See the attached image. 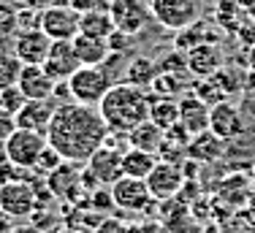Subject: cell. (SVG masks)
I'll use <instances>...</instances> for the list:
<instances>
[{
  "mask_svg": "<svg viewBox=\"0 0 255 233\" xmlns=\"http://www.w3.org/2000/svg\"><path fill=\"white\" fill-rule=\"evenodd\" d=\"M109 127L103 122L98 106H84V103L68 101L57 103L54 116L46 130L49 146L63 155V160L84 165L95 152L106 144Z\"/></svg>",
  "mask_w": 255,
  "mask_h": 233,
  "instance_id": "cell-1",
  "label": "cell"
},
{
  "mask_svg": "<svg viewBox=\"0 0 255 233\" xmlns=\"http://www.w3.org/2000/svg\"><path fill=\"white\" fill-rule=\"evenodd\" d=\"M98 112L103 122H106L109 133L128 136L133 127H138L141 122L149 119V95L147 90L133 87L128 82L112 84V90L98 103Z\"/></svg>",
  "mask_w": 255,
  "mask_h": 233,
  "instance_id": "cell-2",
  "label": "cell"
},
{
  "mask_svg": "<svg viewBox=\"0 0 255 233\" xmlns=\"http://www.w3.org/2000/svg\"><path fill=\"white\" fill-rule=\"evenodd\" d=\"M112 84H114V79L103 65H82L68 79L71 98L76 103H84V106H98L103 101V95L112 90Z\"/></svg>",
  "mask_w": 255,
  "mask_h": 233,
  "instance_id": "cell-3",
  "label": "cell"
},
{
  "mask_svg": "<svg viewBox=\"0 0 255 233\" xmlns=\"http://www.w3.org/2000/svg\"><path fill=\"white\" fill-rule=\"evenodd\" d=\"M204 3L206 0H149L155 22L166 30H174V33L201 19Z\"/></svg>",
  "mask_w": 255,
  "mask_h": 233,
  "instance_id": "cell-4",
  "label": "cell"
},
{
  "mask_svg": "<svg viewBox=\"0 0 255 233\" xmlns=\"http://www.w3.org/2000/svg\"><path fill=\"white\" fill-rule=\"evenodd\" d=\"M114 27L128 35H138L152 24V5L149 0H112L109 3Z\"/></svg>",
  "mask_w": 255,
  "mask_h": 233,
  "instance_id": "cell-5",
  "label": "cell"
},
{
  "mask_svg": "<svg viewBox=\"0 0 255 233\" xmlns=\"http://www.w3.org/2000/svg\"><path fill=\"white\" fill-rule=\"evenodd\" d=\"M112 198L120 212H130V214H144L155 204V195L149 193L147 179H133V176H123L120 182H114Z\"/></svg>",
  "mask_w": 255,
  "mask_h": 233,
  "instance_id": "cell-6",
  "label": "cell"
},
{
  "mask_svg": "<svg viewBox=\"0 0 255 233\" xmlns=\"http://www.w3.org/2000/svg\"><path fill=\"white\" fill-rule=\"evenodd\" d=\"M38 27L52 41H74L79 35V11H74L68 3L46 5L38 11Z\"/></svg>",
  "mask_w": 255,
  "mask_h": 233,
  "instance_id": "cell-7",
  "label": "cell"
},
{
  "mask_svg": "<svg viewBox=\"0 0 255 233\" xmlns=\"http://www.w3.org/2000/svg\"><path fill=\"white\" fill-rule=\"evenodd\" d=\"M38 209V190L30 185L27 179L11 182L0 187V212L14 220H27Z\"/></svg>",
  "mask_w": 255,
  "mask_h": 233,
  "instance_id": "cell-8",
  "label": "cell"
},
{
  "mask_svg": "<svg viewBox=\"0 0 255 233\" xmlns=\"http://www.w3.org/2000/svg\"><path fill=\"white\" fill-rule=\"evenodd\" d=\"M46 136L44 133H33V130H25V127H16L14 133H11V138L5 141V155H8V160L14 165H19V168L30 171L38 160V155L46 149Z\"/></svg>",
  "mask_w": 255,
  "mask_h": 233,
  "instance_id": "cell-9",
  "label": "cell"
},
{
  "mask_svg": "<svg viewBox=\"0 0 255 233\" xmlns=\"http://www.w3.org/2000/svg\"><path fill=\"white\" fill-rule=\"evenodd\" d=\"M128 149V146H125ZM125 149H117V146H112L106 141V144L101 146L98 152H95L93 157H90L87 163V174L95 179V185L98 187H112L114 182H120L123 179V152Z\"/></svg>",
  "mask_w": 255,
  "mask_h": 233,
  "instance_id": "cell-10",
  "label": "cell"
},
{
  "mask_svg": "<svg viewBox=\"0 0 255 233\" xmlns=\"http://www.w3.org/2000/svg\"><path fill=\"white\" fill-rule=\"evenodd\" d=\"M185 171H182V163H171V160H157L152 174L147 176L149 193L155 195V201H168L177 198L185 187Z\"/></svg>",
  "mask_w": 255,
  "mask_h": 233,
  "instance_id": "cell-11",
  "label": "cell"
},
{
  "mask_svg": "<svg viewBox=\"0 0 255 233\" xmlns=\"http://www.w3.org/2000/svg\"><path fill=\"white\" fill-rule=\"evenodd\" d=\"M54 41L41 27H22L14 35V54L22 60V65H44L49 57V49Z\"/></svg>",
  "mask_w": 255,
  "mask_h": 233,
  "instance_id": "cell-12",
  "label": "cell"
},
{
  "mask_svg": "<svg viewBox=\"0 0 255 233\" xmlns=\"http://www.w3.org/2000/svg\"><path fill=\"white\" fill-rule=\"evenodd\" d=\"M209 130L223 141L236 138L239 133H245V114H242V109L234 106L231 101L215 103L209 109Z\"/></svg>",
  "mask_w": 255,
  "mask_h": 233,
  "instance_id": "cell-13",
  "label": "cell"
},
{
  "mask_svg": "<svg viewBox=\"0 0 255 233\" xmlns=\"http://www.w3.org/2000/svg\"><path fill=\"white\" fill-rule=\"evenodd\" d=\"M44 68L54 82H68V79L82 68V63H79V57H76V49H74V41H54Z\"/></svg>",
  "mask_w": 255,
  "mask_h": 233,
  "instance_id": "cell-14",
  "label": "cell"
},
{
  "mask_svg": "<svg viewBox=\"0 0 255 233\" xmlns=\"http://www.w3.org/2000/svg\"><path fill=\"white\" fill-rule=\"evenodd\" d=\"M223 65H226V57H223V49L217 46V41L187 49V71L193 73V79H209Z\"/></svg>",
  "mask_w": 255,
  "mask_h": 233,
  "instance_id": "cell-15",
  "label": "cell"
},
{
  "mask_svg": "<svg viewBox=\"0 0 255 233\" xmlns=\"http://www.w3.org/2000/svg\"><path fill=\"white\" fill-rule=\"evenodd\" d=\"M19 90L25 93L27 101H52V93H54V79L46 73L44 65H22V73H19Z\"/></svg>",
  "mask_w": 255,
  "mask_h": 233,
  "instance_id": "cell-16",
  "label": "cell"
},
{
  "mask_svg": "<svg viewBox=\"0 0 255 233\" xmlns=\"http://www.w3.org/2000/svg\"><path fill=\"white\" fill-rule=\"evenodd\" d=\"M209 103H204L196 93H187L179 101V122L185 125V130L190 136H198V133L209 130Z\"/></svg>",
  "mask_w": 255,
  "mask_h": 233,
  "instance_id": "cell-17",
  "label": "cell"
},
{
  "mask_svg": "<svg viewBox=\"0 0 255 233\" xmlns=\"http://www.w3.org/2000/svg\"><path fill=\"white\" fill-rule=\"evenodd\" d=\"M54 101H27L22 106V112L16 114V127H25L33 133H44L49 130V122L54 116Z\"/></svg>",
  "mask_w": 255,
  "mask_h": 233,
  "instance_id": "cell-18",
  "label": "cell"
},
{
  "mask_svg": "<svg viewBox=\"0 0 255 233\" xmlns=\"http://www.w3.org/2000/svg\"><path fill=\"white\" fill-rule=\"evenodd\" d=\"M223 155H226V141L217 138L212 130L193 136L190 144H187V157L196 163H217L223 160Z\"/></svg>",
  "mask_w": 255,
  "mask_h": 233,
  "instance_id": "cell-19",
  "label": "cell"
},
{
  "mask_svg": "<svg viewBox=\"0 0 255 233\" xmlns=\"http://www.w3.org/2000/svg\"><path fill=\"white\" fill-rule=\"evenodd\" d=\"M74 49L82 65H103L112 57V49H109L106 38H93V35H84V33H79L74 38Z\"/></svg>",
  "mask_w": 255,
  "mask_h": 233,
  "instance_id": "cell-20",
  "label": "cell"
},
{
  "mask_svg": "<svg viewBox=\"0 0 255 233\" xmlns=\"http://www.w3.org/2000/svg\"><path fill=\"white\" fill-rule=\"evenodd\" d=\"M163 141H166V130H163V127H157L152 119L141 122L138 127H133V130L128 133V146H136V149L152 152V155H160Z\"/></svg>",
  "mask_w": 255,
  "mask_h": 233,
  "instance_id": "cell-21",
  "label": "cell"
},
{
  "mask_svg": "<svg viewBox=\"0 0 255 233\" xmlns=\"http://www.w3.org/2000/svg\"><path fill=\"white\" fill-rule=\"evenodd\" d=\"M155 163H157V155H152V152L136 149V146H128L123 152V174L133 176V179H147L152 174Z\"/></svg>",
  "mask_w": 255,
  "mask_h": 233,
  "instance_id": "cell-22",
  "label": "cell"
},
{
  "mask_svg": "<svg viewBox=\"0 0 255 233\" xmlns=\"http://www.w3.org/2000/svg\"><path fill=\"white\" fill-rule=\"evenodd\" d=\"M114 19L112 11L101 8V11H87V14H79V33L93 35V38H109L114 33Z\"/></svg>",
  "mask_w": 255,
  "mask_h": 233,
  "instance_id": "cell-23",
  "label": "cell"
},
{
  "mask_svg": "<svg viewBox=\"0 0 255 233\" xmlns=\"http://www.w3.org/2000/svg\"><path fill=\"white\" fill-rule=\"evenodd\" d=\"M217 35H220V33H217L215 27H209V22L198 19V22L187 24L185 30H179L174 44H177V49H182V52H187V49H193L198 44H215Z\"/></svg>",
  "mask_w": 255,
  "mask_h": 233,
  "instance_id": "cell-24",
  "label": "cell"
},
{
  "mask_svg": "<svg viewBox=\"0 0 255 233\" xmlns=\"http://www.w3.org/2000/svg\"><path fill=\"white\" fill-rule=\"evenodd\" d=\"M149 119L155 122L157 127L168 130L171 125L179 122V101L174 98H160V95H149Z\"/></svg>",
  "mask_w": 255,
  "mask_h": 233,
  "instance_id": "cell-25",
  "label": "cell"
},
{
  "mask_svg": "<svg viewBox=\"0 0 255 233\" xmlns=\"http://www.w3.org/2000/svg\"><path fill=\"white\" fill-rule=\"evenodd\" d=\"M157 76V63H152L149 57H133L128 63V71H125V82L133 84V87H141V90H149L152 87Z\"/></svg>",
  "mask_w": 255,
  "mask_h": 233,
  "instance_id": "cell-26",
  "label": "cell"
},
{
  "mask_svg": "<svg viewBox=\"0 0 255 233\" xmlns=\"http://www.w3.org/2000/svg\"><path fill=\"white\" fill-rule=\"evenodd\" d=\"M22 73V60L14 52H0V90L14 87Z\"/></svg>",
  "mask_w": 255,
  "mask_h": 233,
  "instance_id": "cell-27",
  "label": "cell"
},
{
  "mask_svg": "<svg viewBox=\"0 0 255 233\" xmlns=\"http://www.w3.org/2000/svg\"><path fill=\"white\" fill-rule=\"evenodd\" d=\"M19 33V11L14 8V3L0 0V38H11Z\"/></svg>",
  "mask_w": 255,
  "mask_h": 233,
  "instance_id": "cell-28",
  "label": "cell"
},
{
  "mask_svg": "<svg viewBox=\"0 0 255 233\" xmlns=\"http://www.w3.org/2000/svg\"><path fill=\"white\" fill-rule=\"evenodd\" d=\"M63 163H65V160H63V155H60V152L54 149V146L46 144V149L38 155V160H35V165H33L30 171H33L35 176H49L52 171H54V168H60Z\"/></svg>",
  "mask_w": 255,
  "mask_h": 233,
  "instance_id": "cell-29",
  "label": "cell"
},
{
  "mask_svg": "<svg viewBox=\"0 0 255 233\" xmlns=\"http://www.w3.org/2000/svg\"><path fill=\"white\" fill-rule=\"evenodd\" d=\"M174 49H177V46H174ZM157 71H163V73H185L187 71V52L177 49V52L163 54V57L157 60Z\"/></svg>",
  "mask_w": 255,
  "mask_h": 233,
  "instance_id": "cell-30",
  "label": "cell"
},
{
  "mask_svg": "<svg viewBox=\"0 0 255 233\" xmlns=\"http://www.w3.org/2000/svg\"><path fill=\"white\" fill-rule=\"evenodd\" d=\"M25 103H27V98H25V93L19 90V84H14V87H5V90H0V109H5V112H11V114H19Z\"/></svg>",
  "mask_w": 255,
  "mask_h": 233,
  "instance_id": "cell-31",
  "label": "cell"
},
{
  "mask_svg": "<svg viewBox=\"0 0 255 233\" xmlns=\"http://www.w3.org/2000/svg\"><path fill=\"white\" fill-rule=\"evenodd\" d=\"M93 233H130V223L120 220L117 214H106V217L98 223V228Z\"/></svg>",
  "mask_w": 255,
  "mask_h": 233,
  "instance_id": "cell-32",
  "label": "cell"
},
{
  "mask_svg": "<svg viewBox=\"0 0 255 233\" xmlns=\"http://www.w3.org/2000/svg\"><path fill=\"white\" fill-rule=\"evenodd\" d=\"M25 176H27V171L19 168V165H14L11 160H3V163H0V187H3V185H11V182H19V179H25Z\"/></svg>",
  "mask_w": 255,
  "mask_h": 233,
  "instance_id": "cell-33",
  "label": "cell"
},
{
  "mask_svg": "<svg viewBox=\"0 0 255 233\" xmlns=\"http://www.w3.org/2000/svg\"><path fill=\"white\" fill-rule=\"evenodd\" d=\"M112 0H68V5L79 14H87V11H101V8H109Z\"/></svg>",
  "mask_w": 255,
  "mask_h": 233,
  "instance_id": "cell-34",
  "label": "cell"
},
{
  "mask_svg": "<svg viewBox=\"0 0 255 233\" xmlns=\"http://www.w3.org/2000/svg\"><path fill=\"white\" fill-rule=\"evenodd\" d=\"M14 130H16V114L0 109V141H8Z\"/></svg>",
  "mask_w": 255,
  "mask_h": 233,
  "instance_id": "cell-35",
  "label": "cell"
},
{
  "mask_svg": "<svg viewBox=\"0 0 255 233\" xmlns=\"http://www.w3.org/2000/svg\"><path fill=\"white\" fill-rule=\"evenodd\" d=\"M130 233H166V228L155 220H138V223H130Z\"/></svg>",
  "mask_w": 255,
  "mask_h": 233,
  "instance_id": "cell-36",
  "label": "cell"
},
{
  "mask_svg": "<svg viewBox=\"0 0 255 233\" xmlns=\"http://www.w3.org/2000/svg\"><path fill=\"white\" fill-rule=\"evenodd\" d=\"M11 231H14V225H11V217L0 212V233H11Z\"/></svg>",
  "mask_w": 255,
  "mask_h": 233,
  "instance_id": "cell-37",
  "label": "cell"
},
{
  "mask_svg": "<svg viewBox=\"0 0 255 233\" xmlns=\"http://www.w3.org/2000/svg\"><path fill=\"white\" fill-rule=\"evenodd\" d=\"M11 233H44V231L35 228V225L30 223V225H14V231H11Z\"/></svg>",
  "mask_w": 255,
  "mask_h": 233,
  "instance_id": "cell-38",
  "label": "cell"
},
{
  "mask_svg": "<svg viewBox=\"0 0 255 233\" xmlns=\"http://www.w3.org/2000/svg\"><path fill=\"white\" fill-rule=\"evenodd\" d=\"M245 14H247V19L255 22V0H250V3L245 5Z\"/></svg>",
  "mask_w": 255,
  "mask_h": 233,
  "instance_id": "cell-39",
  "label": "cell"
},
{
  "mask_svg": "<svg viewBox=\"0 0 255 233\" xmlns=\"http://www.w3.org/2000/svg\"><path fill=\"white\" fill-rule=\"evenodd\" d=\"M8 160V155H5V141H0V163Z\"/></svg>",
  "mask_w": 255,
  "mask_h": 233,
  "instance_id": "cell-40",
  "label": "cell"
},
{
  "mask_svg": "<svg viewBox=\"0 0 255 233\" xmlns=\"http://www.w3.org/2000/svg\"><path fill=\"white\" fill-rule=\"evenodd\" d=\"M247 60H250V68L255 71V44L250 46V57H247Z\"/></svg>",
  "mask_w": 255,
  "mask_h": 233,
  "instance_id": "cell-41",
  "label": "cell"
},
{
  "mask_svg": "<svg viewBox=\"0 0 255 233\" xmlns=\"http://www.w3.org/2000/svg\"><path fill=\"white\" fill-rule=\"evenodd\" d=\"M5 41H8V38H0V52H5V49H3V46H5Z\"/></svg>",
  "mask_w": 255,
  "mask_h": 233,
  "instance_id": "cell-42",
  "label": "cell"
},
{
  "mask_svg": "<svg viewBox=\"0 0 255 233\" xmlns=\"http://www.w3.org/2000/svg\"><path fill=\"white\" fill-rule=\"evenodd\" d=\"M236 3H239V5H242V8H245V5H247V3H250V0H236Z\"/></svg>",
  "mask_w": 255,
  "mask_h": 233,
  "instance_id": "cell-43",
  "label": "cell"
},
{
  "mask_svg": "<svg viewBox=\"0 0 255 233\" xmlns=\"http://www.w3.org/2000/svg\"><path fill=\"white\" fill-rule=\"evenodd\" d=\"M204 233H217V228H206Z\"/></svg>",
  "mask_w": 255,
  "mask_h": 233,
  "instance_id": "cell-44",
  "label": "cell"
},
{
  "mask_svg": "<svg viewBox=\"0 0 255 233\" xmlns=\"http://www.w3.org/2000/svg\"><path fill=\"white\" fill-rule=\"evenodd\" d=\"M250 171H253V176H255V160H253V165H250Z\"/></svg>",
  "mask_w": 255,
  "mask_h": 233,
  "instance_id": "cell-45",
  "label": "cell"
}]
</instances>
